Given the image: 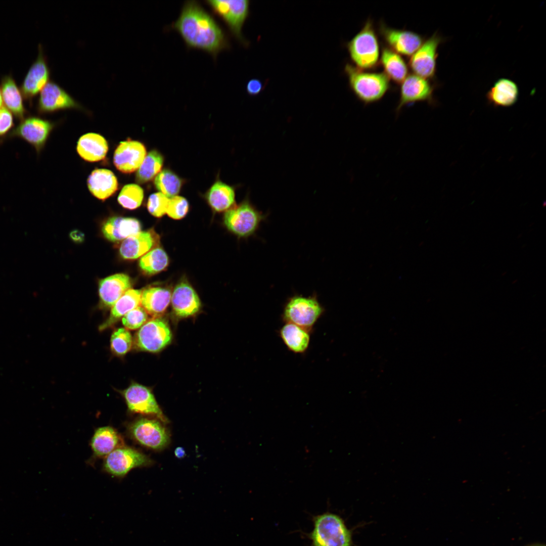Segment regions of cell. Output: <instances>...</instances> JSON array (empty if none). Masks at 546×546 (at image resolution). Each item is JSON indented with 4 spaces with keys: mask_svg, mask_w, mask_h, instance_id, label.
I'll use <instances>...</instances> for the list:
<instances>
[{
    "mask_svg": "<svg viewBox=\"0 0 546 546\" xmlns=\"http://www.w3.org/2000/svg\"><path fill=\"white\" fill-rule=\"evenodd\" d=\"M171 26L188 48L205 51L214 58L221 51L230 48L224 32L197 1H186L179 17Z\"/></svg>",
    "mask_w": 546,
    "mask_h": 546,
    "instance_id": "1",
    "label": "cell"
},
{
    "mask_svg": "<svg viewBox=\"0 0 546 546\" xmlns=\"http://www.w3.org/2000/svg\"><path fill=\"white\" fill-rule=\"evenodd\" d=\"M313 527L308 534L311 546H352V534L341 517L326 512L313 518Z\"/></svg>",
    "mask_w": 546,
    "mask_h": 546,
    "instance_id": "2",
    "label": "cell"
},
{
    "mask_svg": "<svg viewBox=\"0 0 546 546\" xmlns=\"http://www.w3.org/2000/svg\"><path fill=\"white\" fill-rule=\"evenodd\" d=\"M344 71L351 89L366 105L379 101L390 87V79L384 72H365L348 63Z\"/></svg>",
    "mask_w": 546,
    "mask_h": 546,
    "instance_id": "3",
    "label": "cell"
},
{
    "mask_svg": "<svg viewBox=\"0 0 546 546\" xmlns=\"http://www.w3.org/2000/svg\"><path fill=\"white\" fill-rule=\"evenodd\" d=\"M350 57L361 70L374 68L380 56L378 40L373 21L369 19L361 30L346 44Z\"/></svg>",
    "mask_w": 546,
    "mask_h": 546,
    "instance_id": "4",
    "label": "cell"
},
{
    "mask_svg": "<svg viewBox=\"0 0 546 546\" xmlns=\"http://www.w3.org/2000/svg\"><path fill=\"white\" fill-rule=\"evenodd\" d=\"M325 312L317 296L294 295L285 303L282 318L285 323L295 324L311 331Z\"/></svg>",
    "mask_w": 546,
    "mask_h": 546,
    "instance_id": "5",
    "label": "cell"
},
{
    "mask_svg": "<svg viewBox=\"0 0 546 546\" xmlns=\"http://www.w3.org/2000/svg\"><path fill=\"white\" fill-rule=\"evenodd\" d=\"M266 215L257 210L248 199L226 211L224 224L227 229L239 238L254 235Z\"/></svg>",
    "mask_w": 546,
    "mask_h": 546,
    "instance_id": "6",
    "label": "cell"
},
{
    "mask_svg": "<svg viewBox=\"0 0 546 546\" xmlns=\"http://www.w3.org/2000/svg\"><path fill=\"white\" fill-rule=\"evenodd\" d=\"M205 3L224 22L232 35L247 46L248 43L242 34V28L249 14L250 1L207 0Z\"/></svg>",
    "mask_w": 546,
    "mask_h": 546,
    "instance_id": "7",
    "label": "cell"
},
{
    "mask_svg": "<svg viewBox=\"0 0 546 546\" xmlns=\"http://www.w3.org/2000/svg\"><path fill=\"white\" fill-rule=\"evenodd\" d=\"M128 436L140 445L153 450H161L169 442V435L157 420L140 418L126 426Z\"/></svg>",
    "mask_w": 546,
    "mask_h": 546,
    "instance_id": "8",
    "label": "cell"
},
{
    "mask_svg": "<svg viewBox=\"0 0 546 546\" xmlns=\"http://www.w3.org/2000/svg\"><path fill=\"white\" fill-rule=\"evenodd\" d=\"M152 461L134 448L123 445L117 448L104 459L103 469L116 477L123 478L131 470L150 465Z\"/></svg>",
    "mask_w": 546,
    "mask_h": 546,
    "instance_id": "9",
    "label": "cell"
},
{
    "mask_svg": "<svg viewBox=\"0 0 546 546\" xmlns=\"http://www.w3.org/2000/svg\"><path fill=\"white\" fill-rule=\"evenodd\" d=\"M172 333L168 323L159 317H154L144 324L136 333L134 344L142 351L157 352L171 341Z\"/></svg>",
    "mask_w": 546,
    "mask_h": 546,
    "instance_id": "10",
    "label": "cell"
},
{
    "mask_svg": "<svg viewBox=\"0 0 546 546\" xmlns=\"http://www.w3.org/2000/svg\"><path fill=\"white\" fill-rule=\"evenodd\" d=\"M121 392L129 413L153 416L161 421H168L148 387L133 383Z\"/></svg>",
    "mask_w": 546,
    "mask_h": 546,
    "instance_id": "11",
    "label": "cell"
},
{
    "mask_svg": "<svg viewBox=\"0 0 546 546\" xmlns=\"http://www.w3.org/2000/svg\"><path fill=\"white\" fill-rule=\"evenodd\" d=\"M54 124L48 120L28 116L20 121L7 138H18L33 147L38 154L43 148Z\"/></svg>",
    "mask_w": 546,
    "mask_h": 546,
    "instance_id": "12",
    "label": "cell"
},
{
    "mask_svg": "<svg viewBox=\"0 0 546 546\" xmlns=\"http://www.w3.org/2000/svg\"><path fill=\"white\" fill-rule=\"evenodd\" d=\"M443 40L435 32L411 56L409 65L414 74L427 79L433 78L436 72L437 49Z\"/></svg>",
    "mask_w": 546,
    "mask_h": 546,
    "instance_id": "13",
    "label": "cell"
},
{
    "mask_svg": "<svg viewBox=\"0 0 546 546\" xmlns=\"http://www.w3.org/2000/svg\"><path fill=\"white\" fill-rule=\"evenodd\" d=\"M50 76L47 58L39 44L37 58L29 68L20 88L23 98L31 103L33 98L49 81Z\"/></svg>",
    "mask_w": 546,
    "mask_h": 546,
    "instance_id": "14",
    "label": "cell"
},
{
    "mask_svg": "<svg viewBox=\"0 0 546 546\" xmlns=\"http://www.w3.org/2000/svg\"><path fill=\"white\" fill-rule=\"evenodd\" d=\"M69 108H81V106L57 83L49 81L40 92L38 113L41 114Z\"/></svg>",
    "mask_w": 546,
    "mask_h": 546,
    "instance_id": "15",
    "label": "cell"
},
{
    "mask_svg": "<svg viewBox=\"0 0 546 546\" xmlns=\"http://www.w3.org/2000/svg\"><path fill=\"white\" fill-rule=\"evenodd\" d=\"M400 99L396 108L398 113L407 104L426 101L434 103L433 85L427 79L415 74L407 75L401 83Z\"/></svg>",
    "mask_w": 546,
    "mask_h": 546,
    "instance_id": "16",
    "label": "cell"
},
{
    "mask_svg": "<svg viewBox=\"0 0 546 546\" xmlns=\"http://www.w3.org/2000/svg\"><path fill=\"white\" fill-rule=\"evenodd\" d=\"M379 28L388 48L398 54L412 56L424 42L423 37L414 32L393 29L383 23Z\"/></svg>",
    "mask_w": 546,
    "mask_h": 546,
    "instance_id": "17",
    "label": "cell"
},
{
    "mask_svg": "<svg viewBox=\"0 0 546 546\" xmlns=\"http://www.w3.org/2000/svg\"><path fill=\"white\" fill-rule=\"evenodd\" d=\"M146 156L142 143L129 139L120 142L114 154L113 163L120 171L129 173L138 169Z\"/></svg>",
    "mask_w": 546,
    "mask_h": 546,
    "instance_id": "18",
    "label": "cell"
},
{
    "mask_svg": "<svg viewBox=\"0 0 546 546\" xmlns=\"http://www.w3.org/2000/svg\"><path fill=\"white\" fill-rule=\"evenodd\" d=\"M170 301L174 314L180 318L195 314L201 306L197 293L186 280L176 285L171 293Z\"/></svg>",
    "mask_w": 546,
    "mask_h": 546,
    "instance_id": "19",
    "label": "cell"
},
{
    "mask_svg": "<svg viewBox=\"0 0 546 546\" xmlns=\"http://www.w3.org/2000/svg\"><path fill=\"white\" fill-rule=\"evenodd\" d=\"M124 445L122 437L110 426L97 428L90 441L94 458H105L117 448Z\"/></svg>",
    "mask_w": 546,
    "mask_h": 546,
    "instance_id": "20",
    "label": "cell"
},
{
    "mask_svg": "<svg viewBox=\"0 0 546 546\" xmlns=\"http://www.w3.org/2000/svg\"><path fill=\"white\" fill-rule=\"evenodd\" d=\"M131 286L130 278L123 273L116 274L100 280L99 294L102 304L106 307H112Z\"/></svg>",
    "mask_w": 546,
    "mask_h": 546,
    "instance_id": "21",
    "label": "cell"
},
{
    "mask_svg": "<svg viewBox=\"0 0 546 546\" xmlns=\"http://www.w3.org/2000/svg\"><path fill=\"white\" fill-rule=\"evenodd\" d=\"M157 239L153 231L140 232L123 241L119 247V254L124 259L139 258L153 249Z\"/></svg>",
    "mask_w": 546,
    "mask_h": 546,
    "instance_id": "22",
    "label": "cell"
},
{
    "mask_svg": "<svg viewBox=\"0 0 546 546\" xmlns=\"http://www.w3.org/2000/svg\"><path fill=\"white\" fill-rule=\"evenodd\" d=\"M141 229V223L135 218L113 216L103 224L102 232L107 240L117 242L139 233Z\"/></svg>",
    "mask_w": 546,
    "mask_h": 546,
    "instance_id": "23",
    "label": "cell"
},
{
    "mask_svg": "<svg viewBox=\"0 0 546 546\" xmlns=\"http://www.w3.org/2000/svg\"><path fill=\"white\" fill-rule=\"evenodd\" d=\"M0 87L6 108L20 121L23 119L28 111L24 105L21 90L11 74L2 78Z\"/></svg>",
    "mask_w": 546,
    "mask_h": 546,
    "instance_id": "24",
    "label": "cell"
},
{
    "mask_svg": "<svg viewBox=\"0 0 546 546\" xmlns=\"http://www.w3.org/2000/svg\"><path fill=\"white\" fill-rule=\"evenodd\" d=\"M519 94L518 87L514 81L502 78L494 83L486 97L489 103L493 106L508 107L516 103Z\"/></svg>",
    "mask_w": 546,
    "mask_h": 546,
    "instance_id": "25",
    "label": "cell"
},
{
    "mask_svg": "<svg viewBox=\"0 0 546 546\" xmlns=\"http://www.w3.org/2000/svg\"><path fill=\"white\" fill-rule=\"evenodd\" d=\"M87 186L95 197L105 200L117 190L118 183L116 176L111 170L96 169L88 176Z\"/></svg>",
    "mask_w": 546,
    "mask_h": 546,
    "instance_id": "26",
    "label": "cell"
},
{
    "mask_svg": "<svg viewBox=\"0 0 546 546\" xmlns=\"http://www.w3.org/2000/svg\"><path fill=\"white\" fill-rule=\"evenodd\" d=\"M171 297V291L166 287H149L142 292L141 305L148 314L157 317L166 310Z\"/></svg>",
    "mask_w": 546,
    "mask_h": 546,
    "instance_id": "27",
    "label": "cell"
},
{
    "mask_svg": "<svg viewBox=\"0 0 546 546\" xmlns=\"http://www.w3.org/2000/svg\"><path fill=\"white\" fill-rule=\"evenodd\" d=\"M310 332L295 324L285 323L279 330V335L290 351L302 354L308 348Z\"/></svg>",
    "mask_w": 546,
    "mask_h": 546,
    "instance_id": "28",
    "label": "cell"
},
{
    "mask_svg": "<svg viewBox=\"0 0 546 546\" xmlns=\"http://www.w3.org/2000/svg\"><path fill=\"white\" fill-rule=\"evenodd\" d=\"M108 150L106 140L97 133L85 134L80 138L77 143L78 153L87 161L97 162L103 159Z\"/></svg>",
    "mask_w": 546,
    "mask_h": 546,
    "instance_id": "29",
    "label": "cell"
},
{
    "mask_svg": "<svg viewBox=\"0 0 546 546\" xmlns=\"http://www.w3.org/2000/svg\"><path fill=\"white\" fill-rule=\"evenodd\" d=\"M141 295V291L136 289L126 291L112 306L109 317L100 326V330L112 327L127 312L140 306Z\"/></svg>",
    "mask_w": 546,
    "mask_h": 546,
    "instance_id": "30",
    "label": "cell"
},
{
    "mask_svg": "<svg viewBox=\"0 0 546 546\" xmlns=\"http://www.w3.org/2000/svg\"><path fill=\"white\" fill-rule=\"evenodd\" d=\"M206 199L209 206L215 211H226L235 204V190L233 187L218 180L207 192Z\"/></svg>",
    "mask_w": 546,
    "mask_h": 546,
    "instance_id": "31",
    "label": "cell"
},
{
    "mask_svg": "<svg viewBox=\"0 0 546 546\" xmlns=\"http://www.w3.org/2000/svg\"><path fill=\"white\" fill-rule=\"evenodd\" d=\"M380 62L389 79L401 83L407 76V67L399 54L388 47H383Z\"/></svg>",
    "mask_w": 546,
    "mask_h": 546,
    "instance_id": "32",
    "label": "cell"
},
{
    "mask_svg": "<svg viewBox=\"0 0 546 546\" xmlns=\"http://www.w3.org/2000/svg\"><path fill=\"white\" fill-rule=\"evenodd\" d=\"M168 263L169 258L165 251L156 247L142 256L139 265L145 274L151 276L164 270Z\"/></svg>",
    "mask_w": 546,
    "mask_h": 546,
    "instance_id": "33",
    "label": "cell"
},
{
    "mask_svg": "<svg viewBox=\"0 0 546 546\" xmlns=\"http://www.w3.org/2000/svg\"><path fill=\"white\" fill-rule=\"evenodd\" d=\"M163 161V157L160 152L155 150L150 151L138 168L136 181L139 184H144L152 180L160 172Z\"/></svg>",
    "mask_w": 546,
    "mask_h": 546,
    "instance_id": "34",
    "label": "cell"
},
{
    "mask_svg": "<svg viewBox=\"0 0 546 546\" xmlns=\"http://www.w3.org/2000/svg\"><path fill=\"white\" fill-rule=\"evenodd\" d=\"M182 179L169 169L160 172L154 180L156 188L167 197H173L180 191Z\"/></svg>",
    "mask_w": 546,
    "mask_h": 546,
    "instance_id": "35",
    "label": "cell"
},
{
    "mask_svg": "<svg viewBox=\"0 0 546 546\" xmlns=\"http://www.w3.org/2000/svg\"><path fill=\"white\" fill-rule=\"evenodd\" d=\"M144 198L143 190L136 184L124 186L120 191L117 200L124 208L133 210L140 206Z\"/></svg>",
    "mask_w": 546,
    "mask_h": 546,
    "instance_id": "36",
    "label": "cell"
},
{
    "mask_svg": "<svg viewBox=\"0 0 546 546\" xmlns=\"http://www.w3.org/2000/svg\"><path fill=\"white\" fill-rule=\"evenodd\" d=\"M132 344V337L126 329L118 328L111 335V349L117 355H125L131 349Z\"/></svg>",
    "mask_w": 546,
    "mask_h": 546,
    "instance_id": "37",
    "label": "cell"
},
{
    "mask_svg": "<svg viewBox=\"0 0 546 546\" xmlns=\"http://www.w3.org/2000/svg\"><path fill=\"white\" fill-rule=\"evenodd\" d=\"M148 320V313L139 306L125 314L122 317V323L125 329L135 330L140 328Z\"/></svg>",
    "mask_w": 546,
    "mask_h": 546,
    "instance_id": "38",
    "label": "cell"
},
{
    "mask_svg": "<svg viewBox=\"0 0 546 546\" xmlns=\"http://www.w3.org/2000/svg\"><path fill=\"white\" fill-rule=\"evenodd\" d=\"M169 199L161 192L151 195L147 202V209L151 214L160 217L166 213Z\"/></svg>",
    "mask_w": 546,
    "mask_h": 546,
    "instance_id": "39",
    "label": "cell"
},
{
    "mask_svg": "<svg viewBox=\"0 0 546 546\" xmlns=\"http://www.w3.org/2000/svg\"><path fill=\"white\" fill-rule=\"evenodd\" d=\"M189 208L188 201L185 198L175 196L169 200L166 213L171 218L179 219L187 214Z\"/></svg>",
    "mask_w": 546,
    "mask_h": 546,
    "instance_id": "40",
    "label": "cell"
},
{
    "mask_svg": "<svg viewBox=\"0 0 546 546\" xmlns=\"http://www.w3.org/2000/svg\"><path fill=\"white\" fill-rule=\"evenodd\" d=\"M14 127L13 114L6 107L0 109V140L7 138Z\"/></svg>",
    "mask_w": 546,
    "mask_h": 546,
    "instance_id": "41",
    "label": "cell"
},
{
    "mask_svg": "<svg viewBox=\"0 0 546 546\" xmlns=\"http://www.w3.org/2000/svg\"><path fill=\"white\" fill-rule=\"evenodd\" d=\"M264 88L263 82L258 78H252L246 84V89L248 95L255 96L261 93Z\"/></svg>",
    "mask_w": 546,
    "mask_h": 546,
    "instance_id": "42",
    "label": "cell"
},
{
    "mask_svg": "<svg viewBox=\"0 0 546 546\" xmlns=\"http://www.w3.org/2000/svg\"><path fill=\"white\" fill-rule=\"evenodd\" d=\"M70 237L75 242H81L84 238V234L78 230H74L70 233Z\"/></svg>",
    "mask_w": 546,
    "mask_h": 546,
    "instance_id": "43",
    "label": "cell"
},
{
    "mask_svg": "<svg viewBox=\"0 0 546 546\" xmlns=\"http://www.w3.org/2000/svg\"><path fill=\"white\" fill-rule=\"evenodd\" d=\"M174 454L176 458L178 459H182L186 456V453L184 448L181 447H177L174 450Z\"/></svg>",
    "mask_w": 546,
    "mask_h": 546,
    "instance_id": "44",
    "label": "cell"
},
{
    "mask_svg": "<svg viewBox=\"0 0 546 546\" xmlns=\"http://www.w3.org/2000/svg\"><path fill=\"white\" fill-rule=\"evenodd\" d=\"M3 104H4V103H3V100L2 95L1 89V87H0V109L2 108V107H3Z\"/></svg>",
    "mask_w": 546,
    "mask_h": 546,
    "instance_id": "45",
    "label": "cell"
},
{
    "mask_svg": "<svg viewBox=\"0 0 546 546\" xmlns=\"http://www.w3.org/2000/svg\"><path fill=\"white\" fill-rule=\"evenodd\" d=\"M529 546H545V545H543V544H534L530 545Z\"/></svg>",
    "mask_w": 546,
    "mask_h": 546,
    "instance_id": "46",
    "label": "cell"
}]
</instances>
